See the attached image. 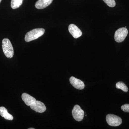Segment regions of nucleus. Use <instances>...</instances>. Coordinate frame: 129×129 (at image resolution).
Listing matches in <instances>:
<instances>
[{"label": "nucleus", "mask_w": 129, "mask_h": 129, "mask_svg": "<svg viewBox=\"0 0 129 129\" xmlns=\"http://www.w3.org/2000/svg\"><path fill=\"white\" fill-rule=\"evenodd\" d=\"M116 88L117 89H120L125 92H128V89L127 86L122 81H119L116 84Z\"/></svg>", "instance_id": "obj_13"}, {"label": "nucleus", "mask_w": 129, "mask_h": 129, "mask_svg": "<svg viewBox=\"0 0 129 129\" xmlns=\"http://www.w3.org/2000/svg\"><path fill=\"white\" fill-rule=\"evenodd\" d=\"M70 82L73 87L79 90H82L84 88L85 84L83 81L72 76L70 79Z\"/></svg>", "instance_id": "obj_7"}, {"label": "nucleus", "mask_w": 129, "mask_h": 129, "mask_svg": "<svg viewBox=\"0 0 129 129\" xmlns=\"http://www.w3.org/2000/svg\"><path fill=\"white\" fill-rule=\"evenodd\" d=\"M121 109L123 112L129 113V104H124L121 106Z\"/></svg>", "instance_id": "obj_15"}, {"label": "nucleus", "mask_w": 129, "mask_h": 129, "mask_svg": "<svg viewBox=\"0 0 129 129\" xmlns=\"http://www.w3.org/2000/svg\"><path fill=\"white\" fill-rule=\"evenodd\" d=\"M72 113L74 118L76 121L80 122L83 119L84 112L79 105H76L74 106Z\"/></svg>", "instance_id": "obj_5"}, {"label": "nucleus", "mask_w": 129, "mask_h": 129, "mask_svg": "<svg viewBox=\"0 0 129 129\" xmlns=\"http://www.w3.org/2000/svg\"><path fill=\"white\" fill-rule=\"evenodd\" d=\"M128 34V30L126 28H120L115 31L114 34V39L115 41L118 43L122 42L124 41Z\"/></svg>", "instance_id": "obj_4"}, {"label": "nucleus", "mask_w": 129, "mask_h": 129, "mask_svg": "<svg viewBox=\"0 0 129 129\" xmlns=\"http://www.w3.org/2000/svg\"><path fill=\"white\" fill-rule=\"evenodd\" d=\"M45 32V29L42 28H38L32 29L26 34L25 40L27 42L32 41L42 36Z\"/></svg>", "instance_id": "obj_1"}, {"label": "nucleus", "mask_w": 129, "mask_h": 129, "mask_svg": "<svg viewBox=\"0 0 129 129\" xmlns=\"http://www.w3.org/2000/svg\"><path fill=\"white\" fill-rule=\"evenodd\" d=\"M106 119L107 123L110 126L117 127L122 123V119L114 114H108L106 116Z\"/></svg>", "instance_id": "obj_3"}, {"label": "nucleus", "mask_w": 129, "mask_h": 129, "mask_svg": "<svg viewBox=\"0 0 129 129\" xmlns=\"http://www.w3.org/2000/svg\"><path fill=\"white\" fill-rule=\"evenodd\" d=\"M0 115L7 120H13V116L8 113L7 109L4 107H0Z\"/></svg>", "instance_id": "obj_11"}, {"label": "nucleus", "mask_w": 129, "mask_h": 129, "mask_svg": "<svg viewBox=\"0 0 129 129\" xmlns=\"http://www.w3.org/2000/svg\"><path fill=\"white\" fill-rule=\"evenodd\" d=\"M29 129H35V128H29Z\"/></svg>", "instance_id": "obj_16"}, {"label": "nucleus", "mask_w": 129, "mask_h": 129, "mask_svg": "<svg viewBox=\"0 0 129 129\" xmlns=\"http://www.w3.org/2000/svg\"><path fill=\"white\" fill-rule=\"evenodd\" d=\"M23 0H11V7L13 9L18 8L22 4Z\"/></svg>", "instance_id": "obj_12"}, {"label": "nucleus", "mask_w": 129, "mask_h": 129, "mask_svg": "<svg viewBox=\"0 0 129 129\" xmlns=\"http://www.w3.org/2000/svg\"><path fill=\"white\" fill-rule=\"evenodd\" d=\"M53 0H39L36 3L35 6L38 9H43L48 7Z\"/></svg>", "instance_id": "obj_9"}, {"label": "nucleus", "mask_w": 129, "mask_h": 129, "mask_svg": "<svg viewBox=\"0 0 129 129\" xmlns=\"http://www.w3.org/2000/svg\"><path fill=\"white\" fill-rule=\"evenodd\" d=\"M2 0H0V3H1V2Z\"/></svg>", "instance_id": "obj_17"}, {"label": "nucleus", "mask_w": 129, "mask_h": 129, "mask_svg": "<svg viewBox=\"0 0 129 129\" xmlns=\"http://www.w3.org/2000/svg\"><path fill=\"white\" fill-rule=\"evenodd\" d=\"M22 98L25 104L28 106H30L36 101L35 98L27 93H23L22 95Z\"/></svg>", "instance_id": "obj_10"}, {"label": "nucleus", "mask_w": 129, "mask_h": 129, "mask_svg": "<svg viewBox=\"0 0 129 129\" xmlns=\"http://www.w3.org/2000/svg\"><path fill=\"white\" fill-rule=\"evenodd\" d=\"M103 1L109 7H114L116 5L114 0H103Z\"/></svg>", "instance_id": "obj_14"}, {"label": "nucleus", "mask_w": 129, "mask_h": 129, "mask_svg": "<svg viewBox=\"0 0 129 129\" xmlns=\"http://www.w3.org/2000/svg\"><path fill=\"white\" fill-rule=\"evenodd\" d=\"M30 106V108L36 112L42 113L46 111V108L45 104L39 101H36Z\"/></svg>", "instance_id": "obj_6"}, {"label": "nucleus", "mask_w": 129, "mask_h": 129, "mask_svg": "<svg viewBox=\"0 0 129 129\" xmlns=\"http://www.w3.org/2000/svg\"><path fill=\"white\" fill-rule=\"evenodd\" d=\"M69 30L70 33L75 39L78 38L81 36L82 35L81 30L75 24H70L69 26Z\"/></svg>", "instance_id": "obj_8"}, {"label": "nucleus", "mask_w": 129, "mask_h": 129, "mask_svg": "<svg viewBox=\"0 0 129 129\" xmlns=\"http://www.w3.org/2000/svg\"><path fill=\"white\" fill-rule=\"evenodd\" d=\"M2 47L5 56L8 58H12L14 55V49L11 41L8 39L3 40Z\"/></svg>", "instance_id": "obj_2"}]
</instances>
